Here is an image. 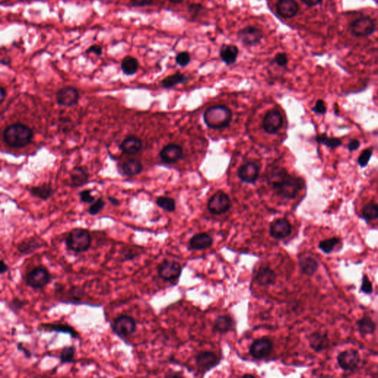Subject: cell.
<instances>
[{"label": "cell", "mask_w": 378, "mask_h": 378, "mask_svg": "<svg viewBox=\"0 0 378 378\" xmlns=\"http://www.w3.org/2000/svg\"><path fill=\"white\" fill-rule=\"evenodd\" d=\"M268 182L281 197L294 199L304 186L300 178L288 174L283 167H275L268 176Z\"/></svg>", "instance_id": "6da1fadb"}, {"label": "cell", "mask_w": 378, "mask_h": 378, "mask_svg": "<svg viewBox=\"0 0 378 378\" xmlns=\"http://www.w3.org/2000/svg\"><path fill=\"white\" fill-rule=\"evenodd\" d=\"M33 131L28 125L16 123L7 126L3 131V139L10 147L21 149L32 142Z\"/></svg>", "instance_id": "7a4b0ae2"}, {"label": "cell", "mask_w": 378, "mask_h": 378, "mask_svg": "<svg viewBox=\"0 0 378 378\" xmlns=\"http://www.w3.org/2000/svg\"><path fill=\"white\" fill-rule=\"evenodd\" d=\"M92 241L91 231L83 228H73L64 239L66 249L76 254L87 252L91 249Z\"/></svg>", "instance_id": "3957f363"}, {"label": "cell", "mask_w": 378, "mask_h": 378, "mask_svg": "<svg viewBox=\"0 0 378 378\" xmlns=\"http://www.w3.org/2000/svg\"><path fill=\"white\" fill-rule=\"evenodd\" d=\"M232 120V111L226 106L216 105L208 108L204 113V121L211 129L227 127Z\"/></svg>", "instance_id": "277c9868"}, {"label": "cell", "mask_w": 378, "mask_h": 378, "mask_svg": "<svg viewBox=\"0 0 378 378\" xmlns=\"http://www.w3.org/2000/svg\"><path fill=\"white\" fill-rule=\"evenodd\" d=\"M51 281L52 275L49 270L42 264H39L30 270L25 277L26 285L33 291H41L44 289Z\"/></svg>", "instance_id": "5b68a950"}, {"label": "cell", "mask_w": 378, "mask_h": 378, "mask_svg": "<svg viewBox=\"0 0 378 378\" xmlns=\"http://www.w3.org/2000/svg\"><path fill=\"white\" fill-rule=\"evenodd\" d=\"M111 328L115 335L125 339L137 332L138 325L134 317L127 314H121L113 319Z\"/></svg>", "instance_id": "8992f818"}, {"label": "cell", "mask_w": 378, "mask_h": 378, "mask_svg": "<svg viewBox=\"0 0 378 378\" xmlns=\"http://www.w3.org/2000/svg\"><path fill=\"white\" fill-rule=\"evenodd\" d=\"M158 276L160 279L166 282H172L179 279L182 273L181 264L174 260L163 259L157 268Z\"/></svg>", "instance_id": "52a82bcc"}, {"label": "cell", "mask_w": 378, "mask_h": 378, "mask_svg": "<svg viewBox=\"0 0 378 378\" xmlns=\"http://www.w3.org/2000/svg\"><path fill=\"white\" fill-rule=\"evenodd\" d=\"M231 207V199L227 194L222 191H218L209 201L208 209L214 215H220L229 211Z\"/></svg>", "instance_id": "ba28073f"}, {"label": "cell", "mask_w": 378, "mask_h": 378, "mask_svg": "<svg viewBox=\"0 0 378 378\" xmlns=\"http://www.w3.org/2000/svg\"><path fill=\"white\" fill-rule=\"evenodd\" d=\"M264 38L262 31L257 27L248 26L237 32V39L247 47H255L260 44Z\"/></svg>", "instance_id": "9c48e42d"}, {"label": "cell", "mask_w": 378, "mask_h": 378, "mask_svg": "<svg viewBox=\"0 0 378 378\" xmlns=\"http://www.w3.org/2000/svg\"><path fill=\"white\" fill-rule=\"evenodd\" d=\"M64 290V285L63 284H56L55 287V295L64 297L61 299L64 302L78 304L86 296L84 290L79 286H72L66 292Z\"/></svg>", "instance_id": "30bf717a"}, {"label": "cell", "mask_w": 378, "mask_h": 378, "mask_svg": "<svg viewBox=\"0 0 378 378\" xmlns=\"http://www.w3.org/2000/svg\"><path fill=\"white\" fill-rule=\"evenodd\" d=\"M274 350V343L268 338H261L253 341L250 346L249 352L255 359H265Z\"/></svg>", "instance_id": "8fae6325"}, {"label": "cell", "mask_w": 378, "mask_h": 378, "mask_svg": "<svg viewBox=\"0 0 378 378\" xmlns=\"http://www.w3.org/2000/svg\"><path fill=\"white\" fill-rule=\"evenodd\" d=\"M79 99V92L73 86H64L56 93V102L60 106L71 107L78 104Z\"/></svg>", "instance_id": "7c38bea8"}, {"label": "cell", "mask_w": 378, "mask_h": 378, "mask_svg": "<svg viewBox=\"0 0 378 378\" xmlns=\"http://www.w3.org/2000/svg\"><path fill=\"white\" fill-rule=\"evenodd\" d=\"M45 247H47L46 241L39 236L25 238L16 244L17 251L25 256L33 254L38 250Z\"/></svg>", "instance_id": "4fadbf2b"}, {"label": "cell", "mask_w": 378, "mask_h": 378, "mask_svg": "<svg viewBox=\"0 0 378 378\" xmlns=\"http://www.w3.org/2000/svg\"><path fill=\"white\" fill-rule=\"evenodd\" d=\"M283 117L279 111L276 109L268 111L263 118L262 127L268 134H276L282 126Z\"/></svg>", "instance_id": "5bb4252c"}, {"label": "cell", "mask_w": 378, "mask_h": 378, "mask_svg": "<svg viewBox=\"0 0 378 378\" xmlns=\"http://www.w3.org/2000/svg\"><path fill=\"white\" fill-rule=\"evenodd\" d=\"M291 232L292 226L285 218H278L270 225V236L274 239H285L291 234Z\"/></svg>", "instance_id": "9a60e30c"}, {"label": "cell", "mask_w": 378, "mask_h": 378, "mask_svg": "<svg viewBox=\"0 0 378 378\" xmlns=\"http://www.w3.org/2000/svg\"><path fill=\"white\" fill-rule=\"evenodd\" d=\"M351 31L354 36H370L375 31V24L374 20L369 17H363L353 21L350 26Z\"/></svg>", "instance_id": "2e32d148"}, {"label": "cell", "mask_w": 378, "mask_h": 378, "mask_svg": "<svg viewBox=\"0 0 378 378\" xmlns=\"http://www.w3.org/2000/svg\"><path fill=\"white\" fill-rule=\"evenodd\" d=\"M37 329L41 332L42 331V332L64 333V334L70 335L73 339H80L77 330L68 324L59 322L42 323L39 324Z\"/></svg>", "instance_id": "e0dca14e"}, {"label": "cell", "mask_w": 378, "mask_h": 378, "mask_svg": "<svg viewBox=\"0 0 378 378\" xmlns=\"http://www.w3.org/2000/svg\"><path fill=\"white\" fill-rule=\"evenodd\" d=\"M260 167L255 162H248L241 165L237 171V176L242 182L254 183L259 176Z\"/></svg>", "instance_id": "ac0fdd59"}, {"label": "cell", "mask_w": 378, "mask_h": 378, "mask_svg": "<svg viewBox=\"0 0 378 378\" xmlns=\"http://www.w3.org/2000/svg\"><path fill=\"white\" fill-rule=\"evenodd\" d=\"M196 365L204 372H207L219 364L220 359L215 353L210 351H202L195 356Z\"/></svg>", "instance_id": "d6986e66"}, {"label": "cell", "mask_w": 378, "mask_h": 378, "mask_svg": "<svg viewBox=\"0 0 378 378\" xmlns=\"http://www.w3.org/2000/svg\"><path fill=\"white\" fill-rule=\"evenodd\" d=\"M183 149L182 146L177 144H168L163 148L160 152V158L163 162L172 164L182 159Z\"/></svg>", "instance_id": "ffe728a7"}, {"label": "cell", "mask_w": 378, "mask_h": 378, "mask_svg": "<svg viewBox=\"0 0 378 378\" xmlns=\"http://www.w3.org/2000/svg\"><path fill=\"white\" fill-rule=\"evenodd\" d=\"M338 362L344 370H353L357 367L360 362L359 353L353 349L344 351V352L340 353L339 355L338 356Z\"/></svg>", "instance_id": "44dd1931"}, {"label": "cell", "mask_w": 378, "mask_h": 378, "mask_svg": "<svg viewBox=\"0 0 378 378\" xmlns=\"http://www.w3.org/2000/svg\"><path fill=\"white\" fill-rule=\"evenodd\" d=\"M276 9L282 17L291 19L299 12V7L295 0H278Z\"/></svg>", "instance_id": "7402d4cb"}, {"label": "cell", "mask_w": 378, "mask_h": 378, "mask_svg": "<svg viewBox=\"0 0 378 378\" xmlns=\"http://www.w3.org/2000/svg\"><path fill=\"white\" fill-rule=\"evenodd\" d=\"M214 239L208 233H199L194 235L189 240L190 249L203 251L212 247Z\"/></svg>", "instance_id": "603a6c76"}, {"label": "cell", "mask_w": 378, "mask_h": 378, "mask_svg": "<svg viewBox=\"0 0 378 378\" xmlns=\"http://www.w3.org/2000/svg\"><path fill=\"white\" fill-rule=\"evenodd\" d=\"M119 148L124 154L135 155L142 149L143 141L137 136H129L123 140L119 145Z\"/></svg>", "instance_id": "cb8c5ba5"}, {"label": "cell", "mask_w": 378, "mask_h": 378, "mask_svg": "<svg viewBox=\"0 0 378 378\" xmlns=\"http://www.w3.org/2000/svg\"><path fill=\"white\" fill-rule=\"evenodd\" d=\"M254 280L261 287H270L276 283V274L271 268L261 267L256 272Z\"/></svg>", "instance_id": "d4e9b609"}, {"label": "cell", "mask_w": 378, "mask_h": 378, "mask_svg": "<svg viewBox=\"0 0 378 378\" xmlns=\"http://www.w3.org/2000/svg\"><path fill=\"white\" fill-rule=\"evenodd\" d=\"M144 166L142 163L138 159L126 160L121 163L119 166V171L122 175L126 176H134L138 175L142 172Z\"/></svg>", "instance_id": "484cf974"}, {"label": "cell", "mask_w": 378, "mask_h": 378, "mask_svg": "<svg viewBox=\"0 0 378 378\" xmlns=\"http://www.w3.org/2000/svg\"><path fill=\"white\" fill-rule=\"evenodd\" d=\"M71 185L73 187H81L89 182L90 174L84 166H76L71 170Z\"/></svg>", "instance_id": "4316f807"}, {"label": "cell", "mask_w": 378, "mask_h": 378, "mask_svg": "<svg viewBox=\"0 0 378 378\" xmlns=\"http://www.w3.org/2000/svg\"><path fill=\"white\" fill-rule=\"evenodd\" d=\"M239 53L237 46L234 45H223L219 51V56L223 62L229 66L236 62Z\"/></svg>", "instance_id": "83f0119b"}, {"label": "cell", "mask_w": 378, "mask_h": 378, "mask_svg": "<svg viewBox=\"0 0 378 378\" xmlns=\"http://www.w3.org/2000/svg\"><path fill=\"white\" fill-rule=\"evenodd\" d=\"M234 326V319L228 315H223V316H218L214 321L213 331L219 333V334H226L232 330Z\"/></svg>", "instance_id": "f1b7e54d"}, {"label": "cell", "mask_w": 378, "mask_h": 378, "mask_svg": "<svg viewBox=\"0 0 378 378\" xmlns=\"http://www.w3.org/2000/svg\"><path fill=\"white\" fill-rule=\"evenodd\" d=\"M29 193L33 197L43 201H48L54 194V189L49 183H43L39 186H33L29 189Z\"/></svg>", "instance_id": "f546056e"}, {"label": "cell", "mask_w": 378, "mask_h": 378, "mask_svg": "<svg viewBox=\"0 0 378 378\" xmlns=\"http://www.w3.org/2000/svg\"><path fill=\"white\" fill-rule=\"evenodd\" d=\"M309 346L316 352H321L327 347L329 341L326 333L316 332L310 335L309 338Z\"/></svg>", "instance_id": "4dcf8cb0"}, {"label": "cell", "mask_w": 378, "mask_h": 378, "mask_svg": "<svg viewBox=\"0 0 378 378\" xmlns=\"http://www.w3.org/2000/svg\"><path fill=\"white\" fill-rule=\"evenodd\" d=\"M139 61L134 56H126L121 61V68L126 76H133L139 69Z\"/></svg>", "instance_id": "1f68e13d"}, {"label": "cell", "mask_w": 378, "mask_h": 378, "mask_svg": "<svg viewBox=\"0 0 378 378\" xmlns=\"http://www.w3.org/2000/svg\"><path fill=\"white\" fill-rule=\"evenodd\" d=\"M299 267L301 272L307 276H313L317 271L319 264L317 261L310 256H305L299 259Z\"/></svg>", "instance_id": "d6a6232c"}, {"label": "cell", "mask_w": 378, "mask_h": 378, "mask_svg": "<svg viewBox=\"0 0 378 378\" xmlns=\"http://www.w3.org/2000/svg\"><path fill=\"white\" fill-rule=\"evenodd\" d=\"M76 353V347L74 345L66 346L63 347L59 353L60 365L74 364L76 362V359H75Z\"/></svg>", "instance_id": "836d02e7"}, {"label": "cell", "mask_w": 378, "mask_h": 378, "mask_svg": "<svg viewBox=\"0 0 378 378\" xmlns=\"http://www.w3.org/2000/svg\"><path fill=\"white\" fill-rule=\"evenodd\" d=\"M186 80H187V77L184 74L177 72L174 73V74L170 75V76L163 79L162 81H161V85H162L163 88L171 89V88L175 86L176 85L186 82Z\"/></svg>", "instance_id": "e575fe53"}, {"label": "cell", "mask_w": 378, "mask_h": 378, "mask_svg": "<svg viewBox=\"0 0 378 378\" xmlns=\"http://www.w3.org/2000/svg\"><path fill=\"white\" fill-rule=\"evenodd\" d=\"M156 205L167 212H174L176 209L175 201L169 196H158L156 199Z\"/></svg>", "instance_id": "d590c367"}, {"label": "cell", "mask_w": 378, "mask_h": 378, "mask_svg": "<svg viewBox=\"0 0 378 378\" xmlns=\"http://www.w3.org/2000/svg\"><path fill=\"white\" fill-rule=\"evenodd\" d=\"M360 332L363 335L372 334L376 329V324L372 319L364 317L358 322Z\"/></svg>", "instance_id": "8d00e7d4"}, {"label": "cell", "mask_w": 378, "mask_h": 378, "mask_svg": "<svg viewBox=\"0 0 378 378\" xmlns=\"http://www.w3.org/2000/svg\"><path fill=\"white\" fill-rule=\"evenodd\" d=\"M363 217L366 220H374L378 219V204L369 203L366 205L362 211Z\"/></svg>", "instance_id": "74e56055"}, {"label": "cell", "mask_w": 378, "mask_h": 378, "mask_svg": "<svg viewBox=\"0 0 378 378\" xmlns=\"http://www.w3.org/2000/svg\"><path fill=\"white\" fill-rule=\"evenodd\" d=\"M139 255V249L138 248H124L121 253V262H126V261L135 260V259H137Z\"/></svg>", "instance_id": "f35d334b"}, {"label": "cell", "mask_w": 378, "mask_h": 378, "mask_svg": "<svg viewBox=\"0 0 378 378\" xmlns=\"http://www.w3.org/2000/svg\"><path fill=\"white\" fill-rule=\"evenodd\" d=\"M28 304H29V301L28 300H25V299H21L18 297H14L12 299V300L10 301L9 304H8V307H9V309L14 314L17 315Z\"/></svg>", "instance_id": "ab89813d"}, {"label": "cell", "mask_w": 378, "mask_h": 378, "mask_svg": "<svg viewBox=\"0 0 378 378\" xmlns=\"http://www.w3.org/2000/svg\"><path fill=\"white\" fill-rule=\"evenodd\" d=\"M316 141L321 144L325 145L328 147L336 148L341 146L342 141L338 138H329L326 135H321L316 137Z\"/></svg>", "instance_id": "60d3db41"}, {"label": "cell", "mask_w": 378, "mask_h": 378, "mask_svg": "<svg viewBox=\"0 0 378 378\" xmlns=\"http://www.w3.org/2000/svg\"><path fill=\"white\" fill-rule=\"evenodd\" d=\"M340 242V239L338 238H332V239H326L321 241L319 243V248L326 254L332 252L336 246Z\"/></svg>", "instance_id": "b9f144b4"}, {"label": "cell", "mask_w": 378, "mask_h": 378, "mask_svg": "<svg viewBox=\"0 0 378 378\" xmlns=\"http://www.w3.org/2000/svg\"><path fill=\"white\" fill-rule=\"evenodd\" d=\"M106 202L102 197L98 198L95 202H93L88 209V213L90 215L96 216L104 209Z\"/></svg>", "instance_id": "7bdbcfd3"}, {"label": "cell", "mask_w": 378, "mask_h": 378, "mask_svg": "<svg viewBox=\"0 0 378 378\" xmlns=\"http://www.w3.org/2000/svg\"><path fill=\"white\" fill-rule=\"evenodd\" d=\"M191 60V55L187 51H182V52L177 53L175 57L176 64L182 68L189 65Z\"/></svg>", "instance_id": "ee69618b"}, {"label": "cell", "mask_w": 378, "mask_h": 378, "mask_svg": "<svg viewBox=\"0 0 378 378\" xmlns=\"http://www.w3.org/2000/svg\"><path fill=\"white\" fill-rule=\"evenodd\" d=\"M205 7L203 5L199 4V3H192V4L189 5V8H188V11L191 15V17L196 18L199 16L204 11Z\"/></svg>", "instance_id": "f6af8a7d"}, {"label": "cell", "mask_w": 378, "mask_h": 378, "mask_svg": "<svg viewBox=\"0 0 378 378\" xmlns=\"http://www.w3.org/2000/svg\"><path fill=\"white\" fill-rule=\"evenodd\" d=\"M79 196L81 202L86 203V204H92L96 201V196L92 194V190L91 189H85L80 191Z\"/></svg>", "instance_id": "bcb514c9"}, {"label": "cell", "mask_w": 378, "mask_h": 378, "mask_svg": "<svg viewBox=\"0 0 378 378\" xmlns=\"http://www.w3.org/2000/svg\"><path fill=\"white\" fill-rule=\"evenodd\" d=\"M372 154V151L370 149H366V150H364L361 153L359 158V163L361 167H365L366 165L368 164V163H369Z\"/></svg>", "instance_id": "7dc6e473"}, {"label": "cell", "mask_w": 378, "mask_h": 378, "mask_svg": "<svg viewBox=\"0 0 378 378\" xmlns=\"http://www.w3.org/2000/svg\"><path fill=\"white\" fill-rule=\"evenodd\" d=\"M274 61L279 66H285L288 64V56L285 53H278L275 55Z\"/></svg>", "instance_id": "c3c4849f"}, {"label": "cell", "mask_w": 378, "mask_h": 378, "mask_svg": "<svg viewBox=\"0 0 378 378\" xmlns=\"http://www.w3.org/2000/svg\"><path fill=\"white\" fill-rule=\"evenodd\" d=\"M361 291L368 294H371L372 292V283L369 280L367 276H364V278H363Z\"/></svg>", "instance_id": "681fc988"}, {"label": "cell", "mask_w": 378, "mask_h": 378, "mask_svg": "<svg viewBox=\"0 0 378 378\" xmlns=\"http://www.w3.org/2000/svg\"><path fill=\"white\" fill-rule=\"evenodd\" d=\"M313 110L317 114L324 115L325 114L326 107L325 103L322 100H319L313 108Z\"/></svg>", "instance_id": "f907efd6"}, {"label": "cell", "mask_w": 378, "mask_h": 378, "mask_svg": "<svg viewBox=\"0 0 378 378\" xmlns=\"http://www.w3.org/2000/svg\"><path fill=\"white\" fill-rule=\"evenodd\" d=\"M86 54L94 53L96 56H101L103 53V48L98 45H93L86 50Z\"/></svg>", "instance_id": "816d5d0a"}, {"label": "cell", "mask_w": 378, "mask_h": 378, "mask_svg": "<svg viewBox=\"0 0 378 378\" xmlns=\"http://www.w3.org/2000/svg\"><path fill=\"white\" fill-rule=\"evenodd\" d=\"M129 1L131 6L137 8L151 6L154 3V0H129Z\"/></svg>", "instance_id": "f5cc1de1"}, {"label": "cell", "mask_w": 378, "mask_h": 378, "mask_svg": "<svg viewBox=\"0 0 378 378\" xmlns=\"http://www.w3.org/2000/svg\"><path fill=\"white\" fill-rule=\"evenodd\" d=\"M16 348H17V350L19 351V352H23V354H24L25 357H26V359H31V358H32L33 354L32 352H31V350H29V349H28V348L26 347V346H24V344H23V343L19 342L16 344Z\"/></svg>", "instance_id": "db71d44e"}, {"label": "cell", "mask_w": 378, "mask_h": 378, "mask_svg": "<svg viewBox=\"0 0 378 378\" xmlns=\"http://www.w3.org/2000/svg\"><path fill=\"white\" fill-rule=\"evenodd\" d=\"M8 270H9V266L5 261L4 259H2L1 261H0V274L4 275L8 272Z\"/></svg>", "instance_id": "11a10c76"}, {"label": "cell", "mask_w": 378, "mask_h": 378, "mask_svg": "<svg viewBox=\"0 0 378 378\" xmlns=\"http://www.w3.org/2000/svg\"><path fill=\"white\" fill-rule=\"evenodd\" d=\"M359 141H358V140H352V141L349 143V145H348V149H349V151H352L359 149Z\"/></svg>", "instance_id": "9f6ffc18"}, {"label": "cell", "mask_w": 378, "mask_h": 378, "mask_svg": "<svg viewBox=\"0 0 378 378\" xmlns=\"http://www.w3.org/2000/svg\"><path fill=\"white\" fill-rule=\"evenodd\" d=\"M108 201H109L110 204L113 205L115 207H117V206H119L120 205H121V202H120L119 199H117V198L114 197V196H108Z\"/></svg>", "instance_id": "6f0895ef"}, {"label": "cell", "mask_w": 378, "mask_h": 378, "mask_svg": "<svg viewBox=\"0 0 378 378\" xmlns=\"http://www.w3.org/2000/svg\"><path fill=\"white\" fill-rule=\"evenodd\" d=\"M322 0H302L303 3H305L308 6H315L321 3Z\"/></svg>", "instance_id": "680465c9"}, {"label": "cell", "mask_w": 378, "mask_h": 378, "mask_svg": "<svg viewBox=\"0 0 378 378\" xmlns=\"http://www.w3.org/2000/svg\"><path fill=\"white\" fill-rule=\"evenodd\" d=\"M11 63V59L10 57H8V56H6V57L2 58L1 59V64H3V65H10Z\"/></svg>", "instance_id": "91938a15"}, {"label": "cell", "mask_w": 378, "mask_h": 378, "mask_svg": "<svg viewBox=\"0 0 378 378\" xmlns=\"http://www.w3.org/2000/svg\"><path fill=\"white\" fill-rule=\"evenodd\" d=\"M0 92H1V104H3V103L4 102V100L6 99V91L3 86H1Z\"/></svg>", "instance_id": "94428289"}, {"label": "cell", "mask_w": 378, "mask_h": 378, "mask_svg": "<svg viewBox=\"0 0 378 378\" xmlns=\"http://www.w3.org/2000/svg\"><path fill=\"white\" fill-rule=\"evenodd\" d=\"M171 4H181L184 0H168Z\"/></svg>", "instance_id": "6125c7cd"}, {"label": "cell", "mask_w": 378, "mask_h": 378, "mask_svg": "<svg viewBox=\"0 0 378 378\" xmlns=\"http://www.w3.org/2000/svg\"><path fill=\"white\" fill-rule=\"evenodd\" d=\"M19 1H27V0H19Z\"/></svg>", "instance_id": "be15d7a7"}]
</instances>
